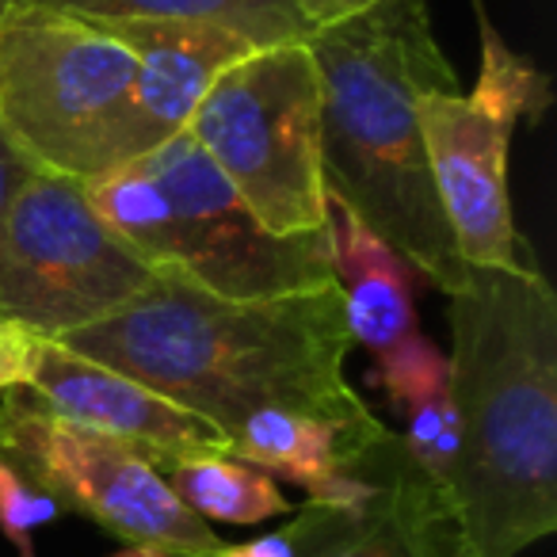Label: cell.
<instances>
[{"label": "cell", "mask_w": 557, "mask_h": 557, "mask_svg": "<svg viewBox=\"0 0 557 557\" xmlns=\"http://www.w3.org/2000/svg\"><path fill=\"white\" fill-rule=\"evenodd\" d=\"M0 9H4V0H0Z\"/></svg>", "instance_id": "cb8c5ba5"}, {"label": "cell", "mask_w": 557, "mask_h": 557, "mask_svg": "<svg viewBox=\"0 0 557 557\" xmlns=\"http://www.w3.org/2000/svg\"><path fill=\"white\" fill-rule=\"evenodd\" d=\"M450 333L447 493L470 557H516L557 531V295L531 260L466 268Z\"/></svg>", "instance_id": "7a4b0ae2"}, {"label": "cell", "mask_w": 557, "mask_h": 557, "mask_svg": "<svg viewBox=\"0 0 557 557\" xmlns=\"http://www.w3.org/2000/svg\"><path fill=\"white\" fill-rule=\"evenodd\" d=\"M58 500L0 458V534L20 557H35V531L58 519Z\"/></svg>", "instance_id": "ac0fdd59"}, {"label": "cell", "mask_w": 557, "mask_h": 557, "mask_svg": "<svg viewBox=\"0 0 557 557\" xmlns=\"http://www.w3.org/2000/svg\"><path fill=\"white\" fill-rule=\"evenodd\" d=\"M27 394L39 397L50 412H58L70 424H81L131 447L161 473H169L187 458L233 455L230 435L202 420L199 412L169 401L164 394L111 371V367L62 348L58 341L42 344Z\"/></svg>", "instance_id": "8fae6325"}, {"label": "cell", "mask_w": 557, "mask_h": 557, "mask_svg": "<svg viewBox=\"0 0 557 557\" xmlns=\"http://www.w3.org/2000/svg\"><path fill=\"white\" fill-rule=\"evenodd\" d=\"M138 58L134 77V126H138V157L187 131L195 108L218 73L245 58L248 42L218 32V27L180 24H108Z\"/></svg>", "instance_id": "7c38bea8"}, {"label": "cell", "mask_w": 557, "mask_h": 557, "mask_svg": "<svg viewBox=\"0 0 557 557\" xmlns=\"http://www.w3.org/2000/svg\"><path fill=\"white\" fill-rule=\"evenodd\" d=\"M298 9H302V16L310 20L313 27L321 24H333V20H344L351 16V12L367 9L371 0H295Z\"/></svg>", "instance_id": "44dd1931"}, {"label": "cell", "mask_w": 557, "mask_h": 557, "mask_svg": "<svg viewBox=\"0 0 557 557\" xmlns=\"http://www.w3.org/2000/svg\"><path fill=\"white\" fill-rule=\"evenodd\" d=\"M187 134L275 237L329 230L321 180V81L310 42L248 50L218 73Z\"/></svg>", "instance_id": "8992f818"}, {"label": "cell", "mask_w": 557, "mask_h": 557, "mask_svg": "<svg viewBox=\"0 0 557 557\" xmlns=\"http://www.w3.org/2000/svg\"><path fill=\"white\" fill-rule=\"evenodd\" d=\"M58 344L199 412L230 440L260 409L310 412L351 432L386 428L344 379L356 341L336 283L310 295L230 302L157 275L126 310Z\"/></svg>", "instance_id": "6da1fadb"}, {"label": "cell", "mask_w": 557, "mask_h": 557, "mask_svg": "<svg viewBox=\"0 0 557 557\" xmlns=\"http://www.w3.org/2000/svg\"><path fill=\"white\" fill-rule=\"evenodd\" d=\"M85 187L103 222L157 275H176L214 298L263 302L336 283L329 230L268 233L187 131Z\"/></svg>", "instance_id": "277c9868"}, {"label": "cell", "mask_w": 557, "mask_h": 557, "mask_svg": "<svg viewBox=\"0 0 557 557\" xmlns=\"http://www.w3.org/2000/svg\"><path fill=\"white\" fill-rule=\"evenodd\" d=\"M371 493L348 508L310 504L287 527L295 557H470L455 504L389 432L356 462Z\"/></svg>", "instance_id": "30bf717a"}, {"label": "cell", "mask_w": 557, "mask_h": 557, "mask_svg": "<svg viewBox=\"0 0 557 557\" xmlns=\"http://www.w3.org/2000/svg\"><path fill=\"white\" fill-rule=\"evenodd\" d=\"M371 386H379L389 409L405 420V455L447 493L458 458V420L455 401H450L447 356L424 333H412L389 351L374 356Z\"/></svg>", "instance_id": "9a60e30c"}, {"label": "cell", "mask_w": 557, "mask_h": 557, "mask_svg": "<svg viewBox=\"0 0 557 557\" xmlns=\"http://www.w3.org/2000/svg\"><path fill=\"white\" fill-rule=\"evenodd\" d=\"M4 4H35L100 24L218 27L252 50L306 42L318 32L295 0H4Z\"/></svg>", "instance_id": "2e32d148"}, {"label": "cell", "mask_w": 557, "mask_h": 557, "mask_svg": "<svg viewBox=\"0 0 557 557\" xmlns=\"http://www.w3.org/2000/svg\"><path fill=\"white\" fill-rule=\"evenodd\" d=\"M325 195L379 233L420 283L455 295L466 263L424 157L417 96L458 88L424 0H371L310 35Z\"/></svg>", "instance_id": "3957f363"}, {"label": "cell", "mask_w": 557, "mask_h": 557, "mask_svg": "<svg viewBox=\"0 0 557 557\" xmlns=\"http://www.w3.org/2000/svg\"><path fill=\"white\" fill-rule=\"evenodd\" d=\"M554 92L542 70L508 47L481 12V73L470 92L417 96L424 157L443 218L466 268H516L523 260L511 222L508 149L519 119L539 123Z\"/></svg>", "instance_id": "52a82bcc"}, {"label": "cell", "mask_w": 557, "mask_h": 557, "mask_svg": "<svg viewBox=\"0 0 557 557\" xmlns=\"http://www.w3.org/2000/svg\"><path fill=\"white\" fill-rule=\"evenodd\" d=\"M218 557H295V539H290V531L283 527V531L260 534V539L237 542V546H230V542H225Z\"/></svg>", "instance_id": "ffe728a7"}, {"label": "cell", "mask_w": 557, "mask_h": 557, "mask_svg": "<svg viewBox=\"0 0 557 557\" xmlns=\"http://www.w3.org/2000/svg\"><path fill=\"white\" fill-rule=\"evenodd\" d=\"M134 50L100 20L0 9V134L39 176L88 180L138 157Z\"/></svg>", "instance_id": "5b68a950"}, {"label": "cell", "mask_w": 557, "mask_h": 557, "mask_svg": "<svg viewBox=\"0 0 557 557\" xmlns=\"http://www.w3.org/2000/svg\"><path fill=\"white\" fill-rule=\"evenodd\" d=\"M164 481L180 496V504L195 511L202 523L214 519V523L252 527L295 511V504L283 496L271 473L256 470V466L240 462L233 455L187 458V462L172 466Z\"/></svg>", "instance_id": "e0dca14e"}, {"label": "cell", "mask_w": 557, "mask_h": 557, "mask_svg": "<svg viewBox=\"0 0 557 557\" xmlns=\"http://www.w3.org/2000/svg\"><path fill=\"white\" fill-rule=\"evenodd\" d=\"M329 252L333 278L344 295V318L356 344L371 356H382L405 336L420 333L417 325V283L420 275L371 233L344 202L329 199Z\"/></svg>", "instance_id": "5bb4252c"}, {"label": "cell", "mask_w": 557, "mask_h": 557, "mask_svg": "<svg viewBox=\"0 0 557 557\" xmlns=\"http://www.w3.org/2000/svg\"><path fill=\"white\" fill-rule=\"evenodd\" d=\"M153 278L81 180L32 172L0 214V313L47 341L126 310Z\"/></svg>", "instance_id": "ba28073f"}, {"label": "cell", "mask_w": 557, "mask_h": 557, "mask_svg": "<svg viewBox=\"0 0 557 557\" xmlns=\"http://www.w3.org/2000/svg\"><path fill=\"white\" fill-rule=\"evenodd\" d=\"M115 557H180V554H169L161 546H123Z\"/></svg>", "instance_id": "603a6c76"}, {"label": "cell", "mask_w": 557, "mask_h": 557, "mask_svg": "<svg viewBox=\"0 0 557 557\" xmlns=\"http://www.w3.org/2000/svg\"><path fill=\"white\" fill-rule=\"evenodd\" d=\"M42 344H47V336L0 313V394L27 389L35 367H39Z\"/></svg>", "instance_id": "d6986e66"}, {"label": "cell", "mask_w": 557, "mask_h": 557, "mask_svg": "<svg viewBox=\"0 0 557 557\" xmlns=\"http://www.w3.org/2000/svg\"><path fill=\"white\" fill-rule=\"evenodd\" d=\"M27 176H32V169H27V164L12 153V146L4 141V134H0V214H4L9 199L16 195V187L24 184Z\"/></svg>", "instance_id": "7402d4cb"}, {"label": "cell", "mask_w": 557, "mask_h": 557, "mask_svg": "<svg viewBox=\"0 0 557 557\" xmlns=\"http://www.w3.org/2000/svg\"><path fill=\"white\" fill-rule=\"evenodd\" d=\"M0 458L58 508L88 516L126 546H161L180 557H218L225 542L180 504L157 466L131 447L70 424L27 389L0 394Z\"/></svg>", "instance_id": "9c48e42d"}, {"label": "cell", "mask_w": 557, "mask_h": 557, "mask_svg": "<svg viewBox=\"0 0 557 557\" xmlns=\"http://www.w3.org/2000/svg\"><path fill=\"white\" fill-rule=\"evenodd\" d=\"M389 435L382 432H351L325 417L290 409H260L233 432V458L287 478L310 493V504L348 508L371 493V478L356 473V462Z\"/></svg>", "instance_id": "4fadbf2b"}]
</instances>
